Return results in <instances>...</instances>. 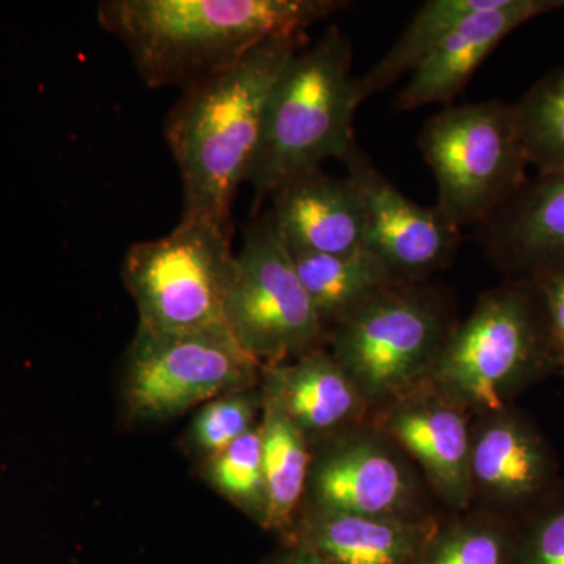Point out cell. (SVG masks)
Here are the masks:
<instances>
[{
  "label": "cell",
  "mask_w": 564,
  "mask_h": 564,
  "mask_svg": "<svg viewBox=\"0 0 564 564\" xmlns=\"http://www.w3.org/2000/svg\"><path fill=\"white\" fill-rule=\"evenodd\" d=\"M419 147L436 180V207L459 229L484 225L529 181L513 104L445 107L423 126Z\"/></svg>",
  "instance_id": "cell-6"
},
{
  "label": "cell",
  "mask_w": 564,
  "mask_h": 564,
  "mask_svg": "<svg viewBox=\"0 0 564 564\" xmlns=\"http://www.w3.org/2000/svg\"><path fill=\"white\" fill-rule=\"evenodd\" d=\"M261 414V384L217 397L196 410L185 430L182 448L199 466L256 429Z\"/></svg>",
  "instance_id": "cell-25"
},
{
  "label": "cell",
  "mask_w": 564,
  "mask_h": 564,
  "mask_svg": "<svg viewBox=\"0 0 564 564\" xmlns=\"http://www.w3.org/2000/svg\"><path fill=\"white\" fill-rule=\"evenodd\" d=\"M262 414L259 422L263 470L269 489V532L289 540L302 516L313 443L285 411L280 395L261 378Z\"/></svg>",
  "instance_id": "cell-19"
},
{
  "label": "cell",
  "mask_w": 564,
  "mask_h": 564,
  "mask_svg": "<svg viewBox=\"0 0 564 564\" xmlns=\"http://www.w3.org/2000/svg\"><path fill=\"white\" fill-rule=\"evenodd\" d=\"M370 425L422 470L426 484L456 513L474 507L470 414L426 383L372 411Z\"/></svg>",
  "instance_id": "cell-13"
},
{
  "label": "cell",
  "mask_w": 564,
  "mask_h": 564,
  "mask_svg": "<svg viewBox=\"0 0 564 564\" xmlns=\"http://www.w3.org/2000/svg\"><path fill=\"white\" fill-rule=\"evenodd\" d=\"M270 198V217L289 250L317 254L366 250V206L347 176L317 170L282 185Z\"/></svg>",
  "instance_id": "cell-16"
},
{
  "label": "cell",
  "mask_w": 564,
  "mask_h": 564,
  "mask_svg": "<svg viewBox=\"0 0 564 564\" xmlns=\"http://www.w3.org/2000/svg\"><path fill=\"white\" fill-rule=\"evenodd\" d=\"M562 7L563 0H496L488 9L464 20L411 73L397 106L400 110H414L454 101L510 33Z\"/></svg>",
  "instance_id": "cell-15"
},
{
  "label": "cell",
  "mask_w": 564,
  "mask_h": 564,
  "mask_svg": "<svg viewBox=\"0 0 564 564\" xmlns=\"http://www.w3.org/2000/svg\"><path fill=\"white\" fill-rule=\"evenodd\" d=\"M291 254L326 334L378 293L397 284L383 263L367 250L350 254Z\"/></svg>",
  "instance_id": "cell-20"
},
{
  "label": "cell",
  "mask_w": 564,
  "mask_h": 564,
  "mask_svg": "<svg viewBox=\"0 0 564 564\" xmlns=\"http://www.w3.org/2000/svg\"><path fill=\"white\" fill-rule=\"evenodd\" d=\"M347 6L337 0H106L99 24L124 43L151 88H188L263 41L304 33Z\"/></svg>",
  "instance_id": "cell-2"
},
{
  "label": "cell",
  "mask_w": 564,
  "mask_h": 564,
  "mask_svg": "<svg viewBox=\"0 0 564 564\" xmlns=\"http://www.w3.org/2000/svg\"><path fill=\"white\" fill-rule=\"evenodd\" d=\"M441 519L433 514L361 516L302 511L284 544H300L329 564H415Z\"/></svg>",
  "instance_id": "cell-17"
},
{
  "label": "cell",
  "mask_w": 564,
  "mask_h": 564,
  "mask_svg": "<svg viewBox=\"0 0 564 564\" xmlns=\"http://www.w3.org/2000/svg\"><path fill=\"white\" fill-rule=\"evenodd\" d=\"M225 323L261 366L325 347L321 317L269 212L245 231L226 295Z\"/></svg>",
  "instance_id": "cell-9"
},
{
  "label": "cell",
  "mask_w": 564,
  "mask_h": 564,
  "mask_svg": "<svg viewBox=\"0 0 564 564\" xmlns=\"http://www.w3.org/2000/svg\"><path fill=\"white\" fill-rule=\"evenodd\" d=\"M470 480L480 510L521 521L560 488L551 445L513 406L473 423Z\"/></svg>",
  "instance_id": "cell-12"
},
{
  "label": "cell",
  "mask_w": 564,
  "mask_h": 564,
  "mask_svg": "<svg viewBox=\"0 0 564 564\" xmlns=\"http://www.w3.org/2000/svg\"><path fill=\"white\" fill-rule=\"evenodd\" d=\"M560 372H562L564 375V358H563V361H562V369H560Z\"/></svg>",
  "instance_id": "cell-29"
},
{
  "label": "cell",
  "mask_w": 564,
  "mask_h": 564,
  "mask_svg": "<svg viewBox=\"0 0 564 564\" xmlns=\"http://www.w3.org/2000/svg\"><path fill=\"white\" fill-rule=\"evenodd\" d=\"M494 2L496 0H430L423 3L383 58L358 77L362 98L383 91L404 74L413 73L464 20Z\"/></svg>",
  "instance_id": "cell-21"
},
{
  "label": "cell",
  "mask_w": 564,
  "mask_h": 564,
  "mask_svg": "<svg viewBox=\"0 0 564 564\" xmlns=\"http://www.w3.org/2000/svg\"><path fill=\"white\" fill-rule=\"evenodd\" d=\"M351 62L350 41L332 25L282 70L247 182L256 203L265 202L288 182L322 170L328 159L344 161L356 141L352 121L364 101Z\"/></svg>",
  "instance_id": "cell-4"
},
{
  "label": "cell",
  "mask_w": 564,
  "mask_h": 564,
  "mask_svg": "<svg viewBox=\"0 0 564 564\" xmlns=\"http://www.w3.org/2000/svg\"><path fill=\"white\" fill-rule=\"evenodd\" d=\"M513 109L530 165L540 174L564 172V65L541 77Z\"/></svg>",
  "instance_id": "cell-24"
},
{
  "label": "cell",
  "mask_w": 564,
  "mask_h": 564,
  "mask_svg": "<svg viewBox=\"0 0 564 564\" xmlns=\"http://www.w3.org/2000/svg\"><path fill=\"white\" fill-rule=\"evenodd\" d=\"M263 564H329L311 549L300 544H284L280 551L265 560Z\"/></svg>",
  "instance_id": "cell-28"
},
{
  "label": "cell",
  "mask_w": 564,
  "mask_h": 564,
  "mask_svg": "<svg viewBox=\"0 0 564 564\" xmlns=\"http://www.w3.org/2000/svg\"><path fill=\"white\" fill-rule=\"evenodd\" d=\"M199 478L254 524L269 530L270 502L259 425L196 466Z\"/></svg>",
  "instance_id": "cell-23"
},
{
  "label": "cell",
  "mask_w": 564,
  "mask_h": 564,
  "mask_svg": "<svg viewBox=\"0 0 564 564\" xmlns=\"http://www.w3.org/2000/svg\"><path fill=\"white\" fill-rule=\"evenodd\" d=\"M534 282L540 285L549 325L564 358V272Z\"/></svg>",
  "instance_id": "cell-27"
},
{
  "label": "cell",
  "mask_w": 564,
  "mask_h": 564,
  "mask_svg": "<svg viewBox=\"0 0 564 564\" xmlns=\"http://www.w3.org/2000/svg\"><path fill=\"white\" fill-rule=\"evenodd\" d=\"M489 261L511 280L564 272V172L538 174L480 226Z\"/></svg>",
  "instance_id": "cell-14"
},
{
  "label": "cell",
  "mask_w": 564,
  "mask_h": 564,
  "mask_svg": "<svg viewBox=\"0 0 564 564\" xmlns=\"http://www.w3.org/2000/svg\"><path fill=\"white\" fill-rule=\"evenodd\" d=\"M562 361L540 285L510 280L484 293L455 325L429 383L478 417L513 406L519 393L560 372Z\"/></svg>",
  "instance_id": "cell-3"
},
{
  "label": "cell",
  "mask_w": 564,
  "mask_h": 564,
  "mask_svg": "<svg viewBox=\"0 0 564 564\" xmlns=\"http://www.w3.org/2000/svg\"><path fill=\"white\" fill-rule=\"evenodd\" d=\"M262 366L228 326L187 333L137 328L126 355L122 404L128 421L163 423L202 404L261 384Z\"/></svg>",
  "instance_id": "cell-8"
},
{
  "label": "cell",
  "mask_w": 564,
  "mask_h": 564,
  "mask_svg": "<svg viewBox=\"0 0 564 564\" xmlns=\"http://www.w3.org/2000/svg\"><path fill=\"white\" fill-rule=\"evenodd\" d=\"M261 378L273 386L285 411L313 444L362 425L372 413L326 347L291 361L262 366Z\"/></svg>",
  "instance_id": "cell-18"
},
{
  "label": "cell",
  "mask_w": 564,
  "mask_h": 564,
  "mask_svg": "<svg viewBox=\"0 0 564 564\" xmlns=\"http://www.w3.org/2000/svg\"><path fill=\"white\" fill-rule=\"evenodd\" d=\"M519 521L470 511L441 521L415 564H518Z\"/></svg>",
  "instance_id": "cell-22"
},
{
  "label": "cell",
  "mask_w": 564,
  "mask_h": 564,
  "mask_svg": "<svg viewBox=\"0 0 564 564\" xmlns=\"http://www.w3.org/2000/svg\"><path fill=\"white\" fill-rule=\"evenodd\" d=\"M518 564H564V486L519 521Z\"/></svg>",
  "instance_id": "cell-26"
},
{
  "label": "cell",
  "mask_w": 564,
  "mask_h": 564,
  "mask_svg": "<svg viewBox=\"0 0 564 564\" xmlns=\"http://www.w3.org/2000/svg\"><path fill=\"white\" fill-rule=\"evenodd\" d=\"M413 464L370 423L313 444L303 511L361 516H422Z\"/></svg>",
  "instance_id": "cell-10"
},
{
  "label": "cell",
  "mask_w": 564,
  "mask_h": 564,
  "mask_svg": "<svg viewBox=\"0 0 564 564\" xmlns=\"http://www.w3.org/2000/svg\"><path fill=\"white\" fill-rule=\"evenodd\" d=\"M304 33L272 36L228 68L185 88L166 118L180 169L184 220L231 229V209L250 177L270 98Z\"/></svg>",
  "instance_id": "cell-1"
},
{
  "label": "cell",
  "mask_w": 564,
  "mask_h": 564,
  "mask_svg": "<svg viewBox=\"0 0 564 564\" xmlns=\"http://www.w3.org/2000/svg\"><path fill=\"white\" fill-rule=\"evenodd\" d=\"M422 282L392 284L326 334L325 347L372 411L429 383L455 328L443 296Z\"/></svg>",
  "instance_id": "cell-5"
},
{
  "label": "cell",
  "mask_w": 564,
  "mask_h": 564,
  "mask_svg": "<svg viewBox=\"0 0 564 564\" xmlns=\"http://www.w3.org/2000/svg\"><path fill=\"white\" fill-rule=\"evenodd\" d=\"M347 177L358 188L367 214L366 250L397 282H422L454 262L462 229L441 210L411 202L358 143L344 158Z\"/></svg>",
  "instance_id": "cell-11"
},
{
  "label": "cell",
  "mask_w": 564,
  "mask_h": 564,
  "mask_svg": "<svg viewBox=\"0 0 564 564\" xmlns=\"http://www.w3.org/2000/svg\"><path fill=\"white\" fill-rule=\"evenodd\" d=\"M236 254L231 229L184 220L161 239L133 243L122 281L139 311V326L187 333L226 325L225 302Z\"/></svg>",
  "instance_id": "cell-7"
}]
</instances>
